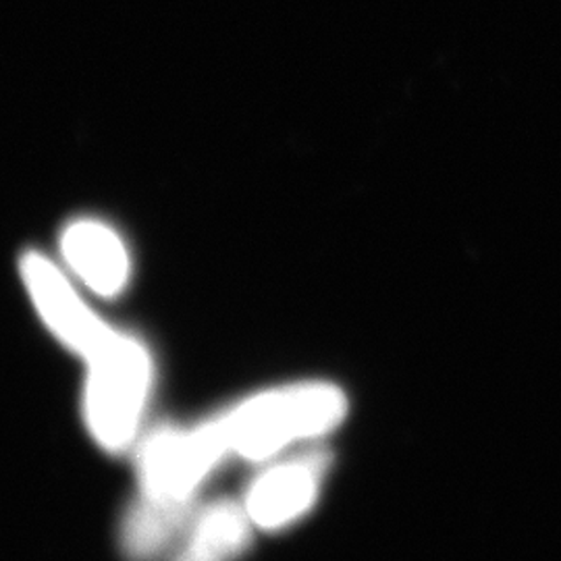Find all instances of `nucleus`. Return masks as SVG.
I'll return each mask as SVG.
<instances>
[{"mask_svg": "<svg viewBox=\"0 0 561 561\" xmlns=\"http://www.w3.org/2000/svg\"><path fill=\"white\" fill-rule=\"evenodd\" d=\"M21 277L46 329L73 354L88 360L117 329L108 327L81 300L80 294L55 262L38 252L21 259Z\"/></svg>", "mask_w": 561, "mask_h": 561, "instance_id": "nucleus-5", "label": "nucleus"}, {"mask_svg": "<svg viewBox=\"0 0 561 561\" xmlns=\"http://www.w3.org/2000/svg\"><path fill=\"white\" fill-rule=\"evenodd\" d=\"M266 463L250 482L241 503L256 530L279 533L306 518L319 503L331 470V454L310 447Z\"/></svg>", "mask_w": 561, "mask_h": 561, "instance_id": "nucleus-4", "label": "nucleus"}, {"mask_svg": "<svg viewBox=\"0 0 561 561\" xmlns=\"http://www.w3.org/2000/svg\"><path fill=\"white\" fill-rule=\"evenodd\" d=\"M229 458L215 416L194 424H161L136 443L134 502L192 520L202 486Z\"/></svg>", "mask_w": 561, "mask_h": 561, "instance_id": "nucleus-2", "label": "nucleus"}, {"mask_svg": "<svg viewBox=\"0 0 561 561\" xmlns=\"http://www.w3.org/2000/svg\"><path fill=\"white\" fill-rule=\"evenodd\" d=\"M85 366L81 412L96 445L123 454L140 442L141 422L154 385V362L146 343L129 333L115 335Z\"/></svg>", "mask_w": 561, "mask_h": 561, "instance_id": "nucleus-3", "label": "nucleus"}, {"mask_svg": "<svg viewBox=\"0 0 561 561\" xmlns=\"http://www.w3.org/2000/svg\"><path fill=\"white\" fill-rule=\"evenodd\" d=\"M256 526L243 503L221 497L194 512L171 561H238L254 539Z\"/></svg>", "mask_w": 561, "mask_h": 561, "instance_id": "nucleus-7", "label": "nucleus"}, {"mask_svg": "<svg viewBox=\"0 0 561 561\" xmlns=\"http://www.w3.org/2000/svg\"><path fill=\"white\" fill-rule=\"evenodd\" d=\"M60 254L69 271L102 298H115L127 287L129 252L104 222L80 219L67 225L60 236Z\"/></svg>", "mask_w": 561, "mask_h": 561, "instance_id": "nucleus-6", "label": "nucleus"}, {"mask_svg": "<svg viewBox=\"0 0 561 561\" xmlns=\"http://www.w3.org/2000/svg\"><path fill=\"white\" fill-rule=\"evenodd\" d=\"M345 391L329 381L262 389L215 414L231 458L266 463L333 433L347 416Z\"/></svg>", "mask_w": 561, "mask_h": 561, "instance_id": "nucleus-1", "label": "nucleus"}]
</instances>
